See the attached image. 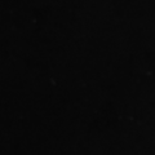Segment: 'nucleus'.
<instances>
[]
</instances>
